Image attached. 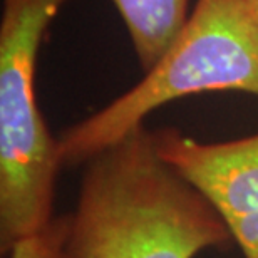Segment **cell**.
<instances>
[{"instance_id":"8992f818","label":"cell","mask_w":258,"mask_h":258,"mask_svg":"<svg viewBox=\"0 0 258 258\" xmlns=\"http://www.w3.org/2000/svg\"><path fill=\"white\" fill-rule=\"evenodd\" d=\"M67 215L54 220L39 233L15 243L4 256L7 258H69L66 251Z\"/></svg>"},{"instance_id":"6da1fadb","label":"cell","mask_w":258,"mask_h":258,"mask_svg":"<svg viewBox=\"0 0 258 258\" xmlns=\"http://www.w3.org/2000/svg\"><path fill=\"white\" fill-rule=\"evenodd\" d=\"M233 243L210 201L141 126L86 163L67 215L69 258H195Z\"/></svg>"},{"instance_id":"7a4b0ae2","label":"cell","mask_w":258,"mask_h":258,"mask_svg":"<svg viewBox=\"0 0 258 258\" xmlns=\"http://www.w3.org/2000/svg\"><path fill=\"white\" fill-rule=\"evenodd\" d=\"M218 91L258 97V12L250 0H196L176 40L136 86L57 138L62 164H86L168 102Z\"/></svg>"},{"instance_id":"52a82bcc","label":"cell","mask_w":258,"mask_h":258,"mask_svg":"<svg viewBox=\"0 0 258 258\" xmlns=\"http://www.w3.org/2000/svg\"><path fill=\"white\" fill-rule=\"evenodd\" d=\"M231 240L245 258H258V213L233 216L226 220Z\"/></svg>"},{"instance_id":"3957f363","label":"cell","mask_w":258,"mask_h":258,"mask_svg":"<svg viewBox=\"0 0 258 258\" xmlns=\"http://www.w3.org/2000/svg\"><path fill=\"white\" fill-rule=\"evenodd\" d=\"M69 0H2L0 20V250L54 220L62 164L35 92L44 34Z\"/></svg>"},{"instance_id":"5b68a950","label":"cell","mask_w":258,"mask_h":258,"mask_svg":"<svg viewBox=\"0 0 258 258\" xmlns=\"http://www.w3.org/2000/svg\"><path fill=\"white\" fill-rule=\"evenodd\" d=\"M144 72L166 54L186 24L189 0H112Z\"/></svg>"},{"instance_id":"277c9868","label":"cell","mask_w":258,"mask_h":258,"mask_svg":"<svg viewBox=\"0 0 258 258\" xmlns=\"http://www.w3.org/2000/svg\"><path fill=\"white\" fill-rule=\"evenodd\" d=\"M154 146L210 205L230 220L258 213V133L220 143H203L174 127L153 131Z\"/></svg>"},{"instance_id":"ba28073f","label":"cell","mask_w":258,"mask_h":258,"mask_svg":"<svg viewBox=\"0 0 258 258\" xmlns=\"http://www.w3.org/2000/svg\"><path fill=\"white\" fill-rule=\"evenodd\" d=\"M250 2H251V5H253V7H255V10H256V12H258V0H250Z\"/></svg>"}]
</instances>
